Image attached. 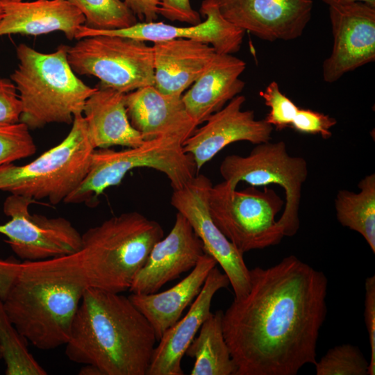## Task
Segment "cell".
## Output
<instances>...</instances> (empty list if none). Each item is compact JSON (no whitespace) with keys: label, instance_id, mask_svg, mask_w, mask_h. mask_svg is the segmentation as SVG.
Here are the masks:
<instances>
[{"label":"cell","instance_id":"8d00e7d4","mask_svg":"<svg viewBox=\"0 0 375 375\" xmlns=\"http://www.w3.org/2000/svg\"><path fill=\"white\" fill-rule=\"evenodd\" d=\"M21 262L0 258V299L6 298L19 271Z\"/></svg>","mask_w":375,"mask_h":375},{"label":"cell","instance_id":"7a4b0ae2","mask_svg":"<svg viewBox=\"0 0 375 375\" xmlns=\"http://www.w3.org/2000/svg\"><path fill=\"white\" fill-rule=\"evenodd\" d=\"M157 341L145 317L121 293L88 288L73 321L65 354L101 375H147Z\"/></svg>","mask_w":375,"mask_h":375},{"label":"cell","instance_id":"1f68e13d","mask_svg":"<svg viewBox=\"0 0 375 375\" xmlns=\"http://www.w3.org/2000/svg\"><path fill=\"white\" fill-rule=\"evenodd\" d=\"M336 124V119L328 115L299 108L290 127L301 133L317 134L324 139H329L332 136L331 129Z\"/></svg>","mask_w":375,"mask_h":375},{"label":"cell","instance_id":"6da1fadb","mask_svg":"<svg viewBox=\"0 0 375 375\" xmlns=\"http://www.w3.org/2000/svg\"><path fill=\"white\" fill-rule=\"evenodd\" d=\"M249 275L248 293L222 315L235 375H296L315 365L327 312L325 274L291 255Z\"/></svg>","mask_w":375,"mask_h":375},{"label":"cell","instance_id":"8fae6325","mask_svg":"<svg viewBox=\"0 0 375 375\" xmlns=\"http://www.w3.org/2000/svg\"><path fill=\"white\" fill-rule=\"evenodd\" d=\"M36 201L10 194L4 201L3 211L10 219L0 224V233L22 260L36 261L78 251L82 234L68 219L32 214L29 206Z\"/></svg>","mask_w":375,"mask_h":375},{"label":"cell","instance_id":"5bb4252c","mask_svg":"<svg viewBox=\"0 0 375 375\" xmlns=\"http://www.w3.org/2000/svg\"><path fill=\"white\" fill-rule=\"evenodd\" d=\"M199 13L205 16L203 22L182 27L163 22H138L124 28L97 31L82 25L75 39L98 35H117L153 42L183 38L208 44L220 54H233L240 49L245 31L222 16L215 0H203Z\"/></svg>","mask_w":375,"mask_h":375},{"label":"cell","instance_id":"44dd1931","mask_svg":"<svg viewBox=\"0 0 375 375\" xmlns=\"http://www.w3.org/2000/svg\"><path fill=\"white\" fill-rule=\"evenodd\" d=\"M0 2L3 10L0 37L11 34L37 36L60 31L73 40L85 23L81 12L67 0Z\"/></svg>","mask_w":375,"mask_h":375},{"label":"cell","instance_id":"e575fe53","mask_svg":"<svg viewBox=\"0 0 375 375\" xmlns=\"http://www.w3.org/2000/svg\"><path fill=\"white\" fill-rule=\"evenodd\" d=\"M158 14L172 22L190 25L201 22L200 13L192 8L190 0H160Z\"/></svg>","mask_w":375,"mask_h":375},{"label":"cell","instance_id":"2e32d148","mask_svg":"<svg viewBox=\"0 0 375 375\" xmlns=\"http://www.w3.org/2000/svg\"><path fill=\"white\" fill-rule=\"evenodd\" d=\"M245 101L243 95L235 97L183 142V151L192 156L197 171L230 144L247 141L258 144L271 140L273 126L265 119H256L253 110H242Z\"/></svg>","mask_w":375,"mask_h":375},{"label":"cell","instance_id":"9a60e30c","mask_svg":"<svg viewBox=\"0 0 375 375\" xmlns=\"http://www.w3.org/2000/svg\"><path fill=\"white\" fill-rule=\"evenodd\" d=\"M229 22L269 42L301 36L312 17V0H215Z\"/></svg>","mask_w":375,"mask_h":375},{"label":"cell","instance_id":"d6a6232c","mask_svg":"<svg viewBox=\"0 0 375 375\" xmlns=\"http://www.w3.org/2000/svg\"><path fill=\"white\" fill-rule=\"evenodd\" d=\"M22 105L16 87L10 78L0 77V126L19 122Z\"/></svg>","mask_w":375,"mask_h":375},{"label":"cell","instance_id":"5b68a950","mask_svg":"<svg viewBox=\"0 0 375 375\" xmlns=\"http://www.w3.org/2000/svg\"><path fill=\"white\" fill-rule=\"evenodd\" d=\"M67 50L65 44L51 53L38 51L24 43L17 47L19 63L10 79L22 105L19 122L29 129L52 123L72 124L97 90L76 75L68 62Z\"/></svg>","mask_w":375,"mask_h":375},{"label":"cell","instance_id":"f1b7e54d","mask_svg":"<svg viewBox=\"0 0 375 375\" xmlns=\"http://www.w3.org/2000/svg\"><path fill=\"white\" fill-rule=\"evenodd\" d=\"M315 365L317 375H368L369 362L357 347L343 344L330 349Z\"/></svg>","mask_w":375,"mask_h":375},{"label":"cell","instance_id":"4fadbf2b","mask_svg":"<svg viewBox=\"0 0 375 375\" xmlns=\"http://www.w3.org/2000/svg\"><path fill=\"white\" fill-rule=\"evenodd\" d=\"M328 11L333 42L322 64V77L331 83L374 61L375 7L356 1L330 6Z\"/></svg>","mask_w":375,"mask_h":375},{"label":"cell","instance_id":"836d02e7","mask_svg":"<svg viewBox=\"0 0 375 375\" xmlns=\"http://www.w3.org/2000/svg\"><path fill=\"white\" fill-rule=\"evenodd\" d=\"M365 323L370 346L369 374H375V276L367 277L365 283Z\"/></svg>","mask_w":375,"mask_h":375},{"label":"cell","instance_id":"ba28073f","mask_svg":"<svg viewBox=\"0 0 375 375\" xmlns=\"http://www.w3.org/2000/svg\"><path fill=\"white\" fill-rule=\"evenodd\" d=\"M284 203L272 188L250 185L239 191L224 181L212 185L208 194L212 219L243 254L278 244L285 237L276 220Z\"/></svg>","mask_w":375,"mask_h":375},{"label":"cell","instance_id":"7402d4cb","mask_svg":"<svg viewBox=\"0 0 375 375\" xmlns=\"http://www.w3.org/2000/svg\"><path fill=\"white\" fill-rule=\"evenodd\" d=\"M245 68L246 62L233 54L216 53L205 72L181 97L187 112L198 125L243 90L245 83L240 76Z\"/></svg>","mask_w":375,"mask_h":375},{"label":"cell","instance_id":"ac0fdd59","mask_svg":"<svg viewBox=\"0 0 375 375\" xmlns=\"http://www.w3.org/2000/svg\"><path fill=\"white\" fill-rule=\"evenodd\" d=\"M230 284L224 272L215 266L186 315L167 329L155 347L147 375H183L181 361L202 324L210 314L212 298Z\"/></svg>","mask_w":375,"mask_h":375},{"label":"cell","instance_id":"ffe728a7","mask_svg":"<svg viewBox=\"0 0 375 375\" xmlns=\"http://www.w3.org/2000/svg\"><path fill=\"white\" fill-rule=\"evenodd\" d=\"M152 49L154 87L176 97H182L217 53L208 44L183 38L153 42Z\"/></svg>","mask_w":375,"mask_h":375},{"label":"cell","instance_id":"3957f363","mask_svg":"<svg viewBox=\"0 0 375 375\" xmlns=\"http://www.w3.org/2000/svg\"><path fill=\"white\" fill-rule=\"evenodd\" d=\"M163 237L158 222L128 212L90 228L82 234L78 251L59 258L74 283L85 289L122 293L129 290L153 247Z\"/></svg>","mask_w":375,"mask_h":375},{"label":"cell","instance_id":"d4e9b609","mask_svg":"<svg viewBox=\"0 0 375 375\" xmlns=\"http://www.w3.org/2000/svg\"><path fill=\"white\" fill-rule=\"evenodd\" d=\"M223 312H210L185 354L194 359L191 375H235L237 368L224 338Z\"/></svg>","mask_w":375,"mask_h":375},{"label":"cell","instance_id":"74e56055","mask_svg":"<svg viewBox=\"0 0 375 375\" xmlns=\"http://www.w3.org/2000/svg\"><path fill=\"white\" fill-rule=\"evenodd\" d=\"M328 6H335V5H342L356 1H361L366 3L373 7H375V0H322Z\"/></svg>","mask_w":375,"mask_h":375},{"label":"cell","instance_id":"603a6c76","mask_svg":"<svg viewBox=\"0 0 375 375\" xmlns=\"http://www.w3.org/2000/svg\"><path fill=\"white\" fill-rule=\"evenodd\" d=\"M125 94L100 85L86 100L83 115L94 149L112 146L135 147L144 142L130 123Z\"/></svg>","mask_w":375,"mask_h":375},{"label":"cell","instance_id":"30bf717a","mask_svg":"<svg viewBox=\"0 0 375 375\" xmlns=\"http://www.w3.org/2000/svg\"><path fill=\"white\" fill-rule=\"evenodd\" d=\"M256 145L247 156H226L219 172L233 188L240 182L256 187L276 184L282 188L285 201L278 222L285 236H292L300 226L299 211L302 187L308 177L307 162L302 157L290 156L283 141Z\"/></svg>","mask_w":375,"mask_h":375},{"label":"cell","instance_id":"60d3db41","mask_svg":"<svg viewBox=\"0 0 375 375\" xmlns=\"http://www.w3.org/2000/svg\"><path fill=\"white\" fill-rule=\"evenodd\" d=\"M2 358V353H1V348H0V359Z\"/></svg>","mask_w":375,"mask_h":375},{"label":"cell","instance_id":"b9f144b4","mask_svg":"<svg viewBox=\"0 0 375 375\" xmlns=\"http://www.w3.org/2000/svg\"><path fill=\"white\" fill-rule=\"evenodd\" d=\"M15 1H24V0H15Z\"/></svg>","mask_w":375,"mask_h":375},{"label":"cell","instance_id":"ab89813d","mask_svg":"<svg viewBox=\"0 0 375 375\" xmlns=\"http://www.w3.org/2000/svg\"><path fill=\"white\" fill-rule=\"evenodd\" d=\"M2 15H3V10H2V6H1V2H0V20L2 17Z\"/></svg>","mask_w":375,"mask_h":375},{"label":"cell","instance_id":"52a82bcc","mask_svg":"<svg viewBox=\"0 0 375 375\" xmlns=\"http://www.w3.org/2000/svg\"><path fill=\"white\" fill-rule=\"evenodd\" d=\"M94 148L83 114L74 117L67 136L56 146L23 165H0V190L31 199L64 202L85 178Z\"/></svg>","mask_w":375,"mask_h":375},{"label":"cell","instance_id":"8992f818","mask_svg":"<svg viewBox=\"0 0 375 375\" xmlns=\"http://www.w3.org/2000/svg\"><path fill=\"white\" fill-rule=\"evenodd\" d=\"M185 140L180 136H163L120 151L94 149L85 178L64 203L93 207L106 189L119 185L128 172L140 167L160 172L173 190L181 188L198 172L192 156L183 151Z\"/></svg>","mask_w":375,"mask_h":375},{"label":"cell","instance_id":"7c38bea8","mask_svg":"<svg viewBox=\"0 0 375 375\" xmlns=\"http://www.w3.org/2000/svg\"><path fill=\"white\" fill-rule=\"evenodd\" d=\"M212 185L203 174L196 175L171 197V205L190 224L203 244L204 252L211 256L227 276L234 298L244 297L250 288L249 269L243 253L222 233L212 219L208 206V194Z\"/></svg>","mask_w":375,"mask_h":375},{"label":"cell","instance_id":"4316f807","mask_svg":"<svg viewBox=\"0 0 375 375\" xmlns=\"http://www.w3.org/2000/svg\"><path fill=\"white\" fill-rule=\"evenodd\" d=\"M27 341L15 327L0 299V348L6 375H46V370L29 352Z\"/></svg>","mask_w":375,"mask_h":375},{"label":"cell","instance_id":"cb8c5ba5","mask_svg":"<svg viewBox=\"0 0 375 375\" xmlns=\"http://www.w3.org/2000/svg\"><path fill=\"white\" fill-rule=\"evenodd\" d=\"M217 261L205 253L191 272L173 287L151 294L131 293L129 299L152 326L157 341L181 317L199 294Z\"/></svg>","mask_w":375,"mask_h":375},{"label":"cell","instance_id":"277c9868","mask_svg":"<svg viewBox=\"0 0 375 375\" xmlns=\"http://www.w3.org/2000/svg\"><path fill=\"white\" fill-rule=\"evenodd\" d=\"M56 258L21 262L3 301L21 335L44 351L65 345L85 288L74 283Z\"/></svg>","mask_w":375,"mask_h":375},{"label":"cell","instance_id":"f546056e","mask_svg":"<svg viewBox=\"0 0 375 375\" xmlns=\"http://www.w3.org/2000/svg\"><path fill=\"white\" fill-rule=\"evenodd\" d=\"M28 127L22 122L0 126V165L30 157L37 147Z\"/></svg>","mask_w":375,"mask_h":375},{"label":"cell","instance_id":"f35d334b","mask_svg":"<svg viewBox=\"0 0 375 375\" xmlns=\"http://www.w3.org/2000/svg\"><path fill=\"white\" fill-rule=\"evenodd\" d=\"M80 375H101L100 371L92 365H85L80 371Z\"/></svg>","mask_w":375,"mask_h":375},{"label":"cell","instance_id":"9c48e42d","mask_svg":"<svg viewBox=\"0 0 375 375\" xmlns=\"http://www.w3.org/2000/svg\"><path fill=\"white\" fill-rule=\"evenodd\" d=\"M67 59L76 74L95 76L101 85L124 94L154 85L152 47L142 40L108 35L83 38L68 46Z\"/></svg>","mask_w":375,"mask_h":375},{"label":"cell","instance_id":"e0dca14e","mask_svg":"<svg viewBox=\"0 0 375 375\" xmlns=\"http://www.w3.org/2000/svg\"><path fill=\"white\" fill-rule=\"evenodd\" d=\"M204 253L203 244L190 224L177 212L172 230L154 244L129 291L157 292L168 282L192 269Z\"/></svg>","mask_w":375,"mask_h":375},{"label":"cell","instance_id":"83f0119b","mask_svg":"<svg viewBox=\"0 0 375 375\" xmlns=\"http://www.w3.org/2000/svg\"><path fill=\"white\" fill-rule=\"evenodd\" d=\"M85 17L84 26L93 30L124 28L138 21L122 0H67Z\"/></svg>","mask_w":375,"mask_h":375},{"label":"cell","instance_id":"d6986e66","mask_svg":"<svg viewBox=\"0 0 375 375\" xmlns=\"http://www.w3.org/2000/svg\"><path fill=\"white\" fill-rule=\"evenodd\" d=\"M125 104L131 124L144 140L163 136L186 140L199 126L187 112L181 97L164 94L154 85L126 93Z\"/></svg>","mask_w":375,"mask_h":375},{"label":"cell","instance_id":"d590c367","mask_svg":"<svg viewBox=\"0 0 375 375\" xmlns=\"http://www.w3.org/2000/svg\"><path fill=\"white\" fill-rule=\"evenodd\" d=\"M141 22H155L158 19L160 0H123Z\"/></svg>","mask_w":375,"mask_h":375},{"label":"cell","instance_id":"484cf974","mask_svg":"<svg viewBox=\"0 0 375 375\" xmlns=\"http://www.w3.org/2000/svg\"><path fill=\"white\" fill-rule=\"evenodd\" d=\"M358 192L340 190L335 199L340 224L361 235L375 252V174L365 176L358 183Z\"/></svg>","mask_w":375,"mask_h":375},{"label":"cell","instance_id":"4dcf8cb0","mask_svg":"<svg viewBox=\"0 0 375 375\" xmlns=\"http://www.w3.org/2000/svg\"><path fill=\"white\" fill-rule=\"evenodd\" d=\"M265 104L269 108V112L265 120L275 128L282 131L290 127L299 108L280 90L276 81H272L260 92Z\"/></svg>","mask_w":375,"mask_h":375}]
</instances>
